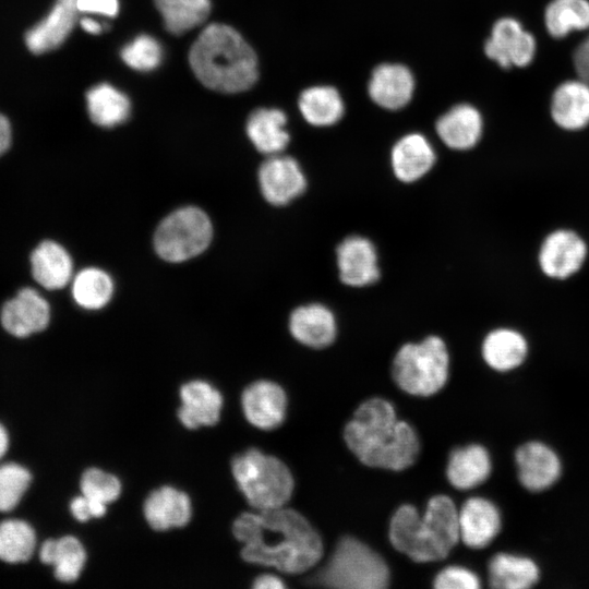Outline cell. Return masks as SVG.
Instances as JSON below:
<instances>
[{"mask_svg":"<svg viewBox=\"0 0 589 589\" xmlns=\"http://www.w3.org/2000/svg\"><path fill=\"white\" fill-rule=\"evenodd\" d=\"M336 262L339 279L346 286L362 288L380 278L376 249L362 236L346 237L336 248Z\"/></svg>","mask_w":589,"mask_h":589,"instance_id":"obj_12","label":"cell"},{"mask_svg":"<svg viewBox=\"0 0 589 589\" xmlns=\"http://www.w3.org/2000/svg\"><path fill=\"white\" fill-rule=\"evenodd\" d=\"M259 184L268 203L283 206L305 191L306 178L294 158L277 154L268 156L261 165Z\"/></svg>","mask_w":589,"mask_h":589,"instance_id":"obj_9","label":"cell"},{"mask_svg":"<svg viewBox=\"0 0 589 589\" xmlns=\"http://www.w3.org/2000/svg\"><path fill=\"white\" fill-rule=\"evenodd\" d=\"M36 548L34 528L22 519H7L0 522V560L10 563L28 561Z\"/></svg>","mask_w":589,"mask_h":589,"instance_id":"obj_35","label":"cell"},{"mask_svg":"<svg viewBox=\"0 0 589 589\" xmlns=\"http://www.w3.org/2000/svg\"><path fill=\"white\" fill-rule=\"evenodd\" d=\"M166 29L182 35L203 24L212 8L211 0H154Z\"/></svg>","mask_w":589,"mask_h":589,"instance_id":"obj_33","label":"cell"},{"mask_svg":"<svg viewBox=\"0 0 589 589\" xmlns=\"http://www.w3.org/2000/svg\"><path fill=\"white\" fill-rule=\"evenodd\" d=\"M459 538L471 549L488 546L500 533L502 517L497 506L484 497H470L458 510Z\"/></svg>","mask_w":589,"mask_h":589,"instance_id":"obj_16","label":"cell"},{"mask_svg":"<svg viewBox=\"0 0 589 589\" xmlns=\"http://www.w3.org/2000/svg\"><path fill=\"white\" fill-rule=\"evenodd\" d=\"M86 107L89 119L104 128L123 123L131 111L129 97L108 83H99L87 91Z\"/></svg>","mask_w":589,"mask_h":589,"instance_id":"obj_31","label":"cell"},{"mask_svg":"<svg viewBox=\"0 0 589 589\" xmlns=\"http://www.w3.org/2000/svg\"><path fill=\"white\" fill-rule=\"evenodd\" d=\"M72 297L86 310H99L111 299L113 281L108 273L97 267L80 271L72 280Z\"/></svg>","mask_w":589,"mask_h":589,"instance_id":"obj_34","label":"cell"},{"mask_svg":"<svg viewBox=\"0 0 589 589\" xmlns=\"http://www.w3.org/2000/svg\"><path fill=\"white\" fill-rule=\"evenodd\" d=\"M491 471V457L486 448L479 444L455 448L446 467L448 481L459 490L480 485L490 477Z\"/></svg>","mask_w":589,"mask_h":589,"instance_id":"obj_25","label":"cell"},{"mask_svg":"<svg viewBox=\"0 0 589 589\" xmlns=\"http://www.w3.org/2000/svg\"><path fill=\"white\" fill-rule=\"evenodd\" d=\"M121 59L131 69L147 72L156 69L164 56L159 41L146 34L136 36L122 47Z\"/></svg>","mask_w":589,"mask_h":589,"instance_id":"obj_37","label":"cell"},{"mask_svg":"<svg viewBox=\"0 0 589 589\" xmlns=\"http://www.w3.org/2000/svg\"><path fill=\"white\" fill-rule=\"evenodd\" d=\"M287 117L276 108H259L248 118L245 130L254 147L267 156L280 154L290 141Z\"/></svg>","mask_w":589,"mask_h":589,"instance_id":"obj_27","label":"cell"},{"mask_svg":"<svg viewBox=\"0 0 589 589\" xmlns=\"http://www.w3.org/2000/svg\"><path fill=\"white\" fill-rule=\"evenodd\" d=\"M414 79L411 71L402 64L383 63L377 65L368 84L371 99L380 107L398 110L412 98Z\"/></svg>","mask_w":589,"mask_h":589,"instance_id":"obj_19","label":"cell"},{"mask_svg":"<svg viewBox=\"0 0 589 589\" xmlns=\"http://www.w3.org/2000/svg\"><path fill=\"white\" fill-rule=\"evenodd\" d=\"M79 23L83 31L91 35H99L108 27L105 23H99L91 16L80 19Z\"/></svg>","mask_w":589,"mask_h":589,"instance_id":"obj_46","label":"cell"},{"mask_svg":"<svg viewBox=\"0 0 589 589\" xmlns=\"http://www.w3.org/2000/svg\"><path fill=\"white\" fill-rule=\"evenodd\" d=\"M235 538L243 543L244 561L300 574L318 563L323 542L299 512L284 506L242 513L232 524Z\"/></svg>","mask_w":589,"mask_h":589,"instance_id":"obj_1","label":"cell"},{"mask_svg":"<svg viewBox=\"0 0 589 589\" xmlns=\"http://www.w3.org/2000/svg\"><path fill=\"white\" fill-rule=\"evenodd\" d=\"M449 356L442 338L431 335L419 342L402 345L393 360L396 384L414 396H431L446 383Z\"/></svg>","mask_w":589,"mask_h":589,"instance_id":"obj_7","label":"cell"},{"mask_svg":"<svg viewBox=\"0 0 589 589\" xmlns=\"http://www.w3.org/2000/svg\"><path fill=\"white\" fill-rule=\"evenodd\" d=\"M458 539V510L446 495L431 497L422 517L414 506L404 504L389 522L393 546L418 563L445 558Z\"/></svg>","mask_w":589,"mask_h":589,"instance_id":"obj_4","label":"cell"},{"mask_svg":"<svg viewBox=\"0 0 589 589\" xmlns=\"http://www.w3.org/2000/svg\"><path fill=\"white\" fill-rule=\"evenodd\" d=\"M435 130L447 147L467 151L476 146L481 139L483 121L473 106L459 104L437 119Z\"/></svg>","mask_w":589,"mask_h":589,"instance_id":"obj_23","label":"cell"},{"mask_svg":"<svg viewBox=\"0 0 589 589\" xmlns=\"http://www.w3.org/2000/svg\"><path fill=\"white\" fill-rule=\"evenodd\" d=\"M573 59L579 79L589 84V36L575 49Z\"/></svg>","mask_w":589,"mask_h":589,"instance_id":"obj_43","label":"cell"},{"mask_svg":"<svg viewBox=\"0 0 589 589\" xmlns=\"http://www.w3.org/2000/svg\"><path fill=\"white\" fill-rule=\"evenodd\" d=\"M82 495L104 504L116 501L121 493L120 480L98 468L86 469L80 482Z\"/></svg>","mask_w":589,"mask_h":589,"instance_id":"obj_39","label":"cell"},{"mask_svg":"<svg viewBox=\"0 0 589 589\" xmlns=\"http://www.w3.org/2000/svg\"><path fill=\"white\" fill-rule=\"evenodd\" d=\"M233 478L249 504L256 510L284 506L292 495L293 478L277 457L251 448L231 462Z\"/></svg>","mask_w":589,"mask_h":589,"instance_id":"obj_6","label":"cell"},{"mask_svg":"<svg viewBox=\"0 0 589 589\" xmlns=\"http://www.w3.org/2000/svg\"><path fill=\"white\" fill-rule=\"evenodd\" d=\"M143 512L154 530L166 531L185 526L191 519L192 506L188 494L164 485L146 497Z\"/></svg>","mask_w":589,"mask_h":589,"instance_id":"obj_22","label":"cell"},{"mask_svg":"<svg viewBox=\"0 0 589 589\" xmlns=\"http://www.w3.org/2000/svg\"><path fill=\"white\" fill-rule=\"evenodd\" d=\"M551 115L563 129L585 128L589 123V84L580 79L562 83L553 93Z\"/></svg>","mask_w":589,"mask_h":589,"instance_id":"obj_26","label":"cell"},{"mask_svg":"<svg viewBox=\"0 0 589 589\" xmlns=\"http://www.w3.org/2000/svg\"><path fill=\"white\" fill-rule=\"evenodd\" d=\"M178 418L188 429L216 424L220 419L223 396L209 383L194 380L180 388Z\"/></svg>","mask_w":589,"mask_h":589,"instance_id":"obj_20","label":"cell"},{"mask_svg":"<svg viewBox=\"0 0 589 589\" xmlns=\"http://www.w3.org/2000/svg\"><path fill=\"white\" fill-rule=\"evenodd\" d=\"M31 265L34 279L45 289H61L73 276L71 255L52 240H45L34 249Z\"/></svg>","mask_w":589,"mask_h":589,"instance_id":"obj_24","label":"cell"},{"mask_svg":"<svg viewBox=\"0 0 589 589\" xmlns=\"http://www.w3.org/2000/svg\"><path fill=\"white\" fill-rule=\"evenodd\" d=\"M70 512L76 520L85 522L92 518L103 517L107 512V505L81 495L71 501Z\"/></svg>","mask_w":589,"mask_h":589,"instance_id":"obj_41","label":"cell"},{"mask_svg":"<svg viewBox=\"0 0 589 589\" xmlns=\"http://www.w3.org/2000/svg\"><path fill=\"white\" fill-rule=\"evenodd\" d=\"M196 79L207 88L235 94L251 88L259 77L257 57L233 27L208 24L189 51Z\"/></svg>","mask_w":589,"mask_h":589,"instance_id":"obj_3","label":"cell"},{"mask_svg":"<svg viewBox=\"0 0 589 589\" xmlns=\"http://www.w3.org/2000/svg\"><path fill=\"white\" fill-rule=\"evenodd\" d=\"M44 564L53 566L55 577L62 582L75 581L85 565L86 552L82 542L73 536L46 540L39 550Z\"/></svg>","mask_w":589,"mask_h":589,"instance_id":"obj_30","label":"cell"},{"mask_svg":"<svg viewBox=\"0 0 589 589\" xmlns=\"http://www.w3.org/2000/svg\"><path fill=\"white\" fill-rule=\"evenodd\" d=\"M517 477L530 492H542L554 485L562 474L556 452L540 441L521 444L515 452Z\"/></svg>","mask_w":589,"mask_h":589,"instance_id":"obj_11","label":"cell"},{"mask_svg":"<svg viewBox=\"0 0 589 589\" xmlns=\"http://www.w3.org/2000/svg\"><path fill=\"white\" fill-rule=\"evenodd\" d=\"M75 0H56L49 13L25 34V45L35 55L59 48L71 34L79 15Z\"/></svg>","mask_w":589,"mask_h":589,"instance_id":"obj_17","label":"cell"},{"mask_svg":"<svg viewBox=\"0 0 589 589\" xmlns=\"http://www.w3.org/2000/svg\"><path fill=\"white\" fill-rule=\"evenodd\" d=\"M212 237L213 227L206 213L185 206L160 221L154 235V248L160 259L180 263L205 251Z\"/></svg>","mask_w":589,"mask_h":589,"instance_id":"obj_8","label":"cell"},{"mask_svg":"<svg viewBox=\"0 0 589 589\" xmlns=\"http://www.w3.org/2000/svg\"><path fill=\"white\" fill-rule=\"evenodd\" d=\"M80 13L115 17L119 12V0H75Z\"/></svg>","mask_w":589,"mask_h":589,"instance_id":"obj_42","label":"cell"},{"mask_svg":"<svg viewBox=\"0 0 589 589\" xmlns=\"http://www.w3.org/2000/svg\"><path fill=\"white\" fill-rule=\"evenodd\" d=\"M50 320L47 300L34 288L21 289L8 300L0 312L3 328L12 336L24 338L44 330Z\"/></svg>","mask_w":589,"mask_h":589,"instance_id":"obj_13","label":"cell"},{"mask_svg":"<svg viewBox=\"0 0 589 589\" xmlns=\"http://www.w3.org/2000/svg\"><path fill=\"white\" fill-rule=\"evenodd\" d=\"M586 256L585 241L574 231L561 229L544 239L539 264L546 276L565 279L581 268Z\"/></svg>","mask_w":589,"mask_h":589,"instance_id":"obj_14","label":"cell"},{"mask_svg":"<svg viewBox=\"0 0 589 589\" xmlns=\"http://www.w3.org/2000/svg\"><path fill=\"white\" fill-rule=\"evenodd\" d=\"M312 582L338 589H384L389 569L384 558L354 537H342Z\"/></svg>","mask_w":589,"mask_h":589,"instance_id":"obj_5","label":"cell"},{"mask_svg":"<svg viewBox=\"0 0 589 589\" xmlns=\"http://www.w3.org/2000/svg\"><path fill=\"white\" fill-rule=\"evenodd\" d=\"M304 120L314 127H329L338 122L345 112L339 92L328 85L305 88L298 100Z\"/></svg>","mask_w":589,"mask_h":589,"instance_id":"obj_32","label":"cell"},{"mask_svg":"<svg viewBox=\"0 0 589 589\" xmlns=\"http://www.w3.org/2000/svg\"><path fill=\"white\" fill-rule=\"evenodd\" d=\"M241 405L247 420L261 430L279 426L286 416L287 397L278 384L256 381L242 393Z\"/></svg>","mask_w":589,"mask_h":589,"instance_id":"obj_15","label":"cell"},{"mask_svg":"<svg viewBox=\"0 0 589 589\" xmlns=\"http://www.w3.org/2000/svg\"><path fill=\"white\" fill-rule=\"evenodd\" d=\"M489 584L498 589H528L540 579L538 564L528 556L497 553L488 565Z\"/></svg>","mask_w":589,"mask_h":589,"instance_id":"obj_28","label":"cell"},{"mask_svg":"<svg viewBox=\"0 0 589 589\" xmlns=\"http://www.w3.org/2000/svg\"><path fill=\"white\" fill-rule=\"evenodd\" d=\"M348 448L364 465L400 471L418 458L420 442L414 429L399 420L393 405L380 397L362 402L346 424Z\"/></svg>","mask_w":589,"mask_h":589,"instance_id":"obj_2","label":"cell"},{"mask_svg":"<svg viewBox=\"0 0 589 589\" xmlns=\"http://www.w3.org/2000/svg\"><path fill=\"white\" fill-rule=\"evenodd\" d=\"M9 448V434L7 429L0 423V459Z\"/></svg>","mask_w":589,"mask_h":589,"instance_id":"obj_47","label":"cell"},{"mask_svg":"<svg viewBox=\"0 0 589 589\" xmlns=\"http://www.w3.org/2000/svg\"><path fill=\"white\" fill-rule=\"evenodd\" d=\"M32 482V473L20 464L0 465V512L16 507Z\"/></svg>","mask_w":589,"mask_h":589,"instance_id":"obj_38","label":"cell"},{"mask_svg":"<svg viewBox=\"0 0 589 589\" xmlns=\"http://www.w3.org/2000/svg\"><path fill=\"white\" fill-rule=\"evenodd\" d=\"M288 326L297 341L314 349L329 346L337 335L333 311L317 302L296 308L289 316Z\"/></svg>","mask_w":589,"mask_h":589,"instance_id":"obj_18","label":"cell"},{"mask_svg":"<svg viewBox=\"0 0 589 589\" xmlns=\"http://www.w3.org/2000/svg\"><path fill=\"white\" fill-rule=\"evenodd\" d=\"M485 55L504 69L528 65L536 53L534 37L521 24L503 17L495 22L484 45Z\"/></svg>","mask_w":589,"mask_h":589,"instance_id":"obj_10","label":"cell"},{"mask_svg":"<svg viewBox=\"0 0 589 589\" xmlns=\"http://www.w3.org/2000/svg\"><path fill=\"white\" fill-rule=\"evenodd\" d=\"M437 589H478L480 578L472 570L462 566H447L434 578Z\"/></svg>","mask_w":589,"mask_h":589,"instance_id":"obj_40","label":"cell"},{"mask_svg":"<svg viewBox=\"0 0 589 589\" xmlns=\"http://www.w3.org/2000/svg\"><path fill=\"white\" fill-rule=\"evenodd\" d=\"M435 161L433 146L420 133L404 135L394 144L390 152L393 172L404 183H412L423 178Z\"/></svg>","mask_w":589,"mask_h":589,"instance_id":"obj_21","label":"cell"},{"mask_svg":"<svg viewBox=\"0 0 589 589\" xmlns=\"http://www.w3.org/2000/svg\"><path fill=\"white\" fill-rule=\"evenodd\" d=\"M12 130L5 116L0 113V156L3 155L11 145Z\"/></svg>","mask_w":589,"mask_h":589,"instance_id":"obj_44","label":"cell"},{"mask_svg":"<svg viewBox=\"0 0 589 589\" xmlns=\"http://www.w3.org/2000/svg\"><path fill=\"white\" fill-rule=\"evenodd\" d=\"M254 589H283L285 588L284 581L274 575H262L255 578L253 586Z\"/></svg>","mask_w":589,"mask_h":589,"instance_id":"obj_45","label":"cell"},{"mask_svg":"<svg viewBox=\"0 0 589 589\" xmlns=\"http://www.w3.org/2000/svg\"><path fill=\"white\" fill-rule=\"evenodd\" d=\"M548 32L556 38L572 31L589 28L588 0H553L544 14Z\"/></svg>","mask_w":589,"mask_h":589,"instance_id":"obj_36","label":"cell"},{"mask_svg":"<svg viewBox=\"0 0 589 589\" xmlns=\"http://www.w3.org/2000/svg\"><path fill=\"white\" fill-rule=\"evenodd\" d=\"M528 353L525 337L512 328H496L490 332L482 344V357L493 370L507 372L518 368Z\"/></svg>","mask_w":589,"mask_h":589,"instance_id":"obj_29","label":"cell"}]
</instances>
